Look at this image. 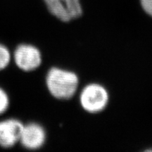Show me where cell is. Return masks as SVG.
Instances as JSON below:
<instances>
[{
  "label": "cell",
  "instance_id": "1",
  "mask_svg": "<svg viewBox=\"0 0 152 152\" xmlns=\"http://www.w3.org/2000/svg\"><path fill=\"white\" fill-rule=\"evenodd\" d=\"M78 85L77 75L72 72L52 68L47 76L48 90L54 97L67 99L75 94Z\"/></svg>",
  "mask_w": 152,
  "mask_h": 152
},
{
  "label": "cell",
  "instance_id": "2",
  "mask_svg": "<svg viewBox=\"0 0 152 152\" xmlns=\"http://www.w3.org/2000/svg\"><path fill=\"white\" fill-rule=\"evenodd\" d=\"M108 94L101 85L93 84L87 86L82 92L80 102L83 107L90 113L102 111L108 102Z\"/></svg>",
  "mask_w": 152,
  "mask_h": 152
},
{
  "label": "cell",
  "instance_id": "3",
  "mask_svg": "<svg viewBox=\"0 0 152 152\" xmlns=\"http://www.w3.org/2000/svg\"><path fill=\"white\" fill-rule=\"evenodd\" d=\"M14 61L18 68L24 71H32L40 66L42 56L39 49L31 45L22 44L14 50Z\"/></svg>",
  "mask_w": 152,
  "mask_h": 152
},
{
  "label": "cell",
  "instance_id": "4",
  "mask_svg": "<svg viewBox=\"0 0 152 152\" xmlns=\"http://www.w3.org/2000/svg\"><path fill=\"white\" fill-rule=\"evenodd\" d=\"M52 14L62 21L68 22L81 16L80 0H44Z\"/></svg>",
  "mask_w": 152,
  "mask_h": 152
},
{
  "label": "cell",
  "instance_id": "5",
  "mask_svg": "<svg viewBox=\"0 0 152 152\" xmlns=\"http://www.w3.org/2000/svg\"><path fill=\"white\" fill-rule=\"evenodd\" d=\"M23 125L20 121L15 118L0 121V147L8 149L19 142Z\"/></svg>",
  "mask_w": 152,
  "mask_h": 152
},
{
  "label": "cell",
  "instance_id": "6",
  "mask_svg": "<svg viewBox=\"0 0 152 152\" xmlns=\"http://www.w3.org/2000/svg\"><path fill=\"white\" fill-rule=\"evenodd\" d=\"M45 140L46 134L42 127L37 123H29L23 125L19 142L26 149L35 150L40 148Z\"/></svg>",
  "mask_w": 152,
  "mask_h": 152
},
{
  "label": "cell",
  "instance_id": "7",
  "mask_svg": "<svg viewBox=\"0 0 152 152\" xmlns=\"http://www.w3.org/2000/svg\"><path fill=\"white\" fill-rule=\"evenodd\" d=\"M11 60V54L9 49L3 44L0 43V71L8 67Z\"/></svg>",
  "mask_w": 152,
  "mask_h": 152
},
{
  "label": "cell",
  "instance_id": "8",
  "mask_svg": "<svg viewBox=\"0 0 152 152\" xmlns=\"http://www.w3.org/2000/svg\"><path fill=\"white\" fill-rule=\"evenodd\" d=\"M9 95L4 89L0 87V115L4 113L9 109Z\"/></svg>",
  "mask_w": 152,
  "mask_h": 152
},
{
  "label": "cell",
  "instance_id": "9",
  "mask_svg": "<svg viewBox=\"0 0 152 152\" xmlns=\"http://www.w3.org/2000/svg\"><path fill=\"white\" fill-rule=\"evenodd\" d=\"M141 3L144 10L152 16V0H141Z\"/></svg>",
  "mask_w": 152,
  "mask_h": 152
}]
</instances>
